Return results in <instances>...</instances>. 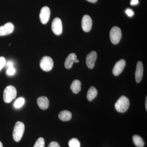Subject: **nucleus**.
<instances>
[{"label": "nucleus", "instance_id": "obj_1", "mask_svg": "<svg viewBox=\"0 0 147 147\" xmlns=\"http://www.w3.org/2000/svg\"><path fill=\"white\" fill-rule=\"evenodd\" d=\"M129 99L126 96H121L115 104V108L118 112L123 113L126 112L129 106Z\"/></svg>", "mask_w": 147, "mask_h": 147}, {"label": "nucleus", "instance_id": "obj_2", "mask_svg": "<svg viewBox=\"0 0 147 147\" xmlns=\"http://www.w3.org/2000/svg\"><path fill=\"white\" fill-rule=\"evenodd\" d=\"M17 91L16 88L12 86H9L4 91L3 100L6 103H9L16 98Z\"/></svg>", "mask_w": 147, "mask_h": 147}, {"label": "nucleus", "instance_id": "obj_3", "mask_svg": "<svg viewBox=\"0 0 147 147\" xmlns=\"http://www.w3.org/2000/svg\"><path fill=\"white\" fill-rule=\"evenodd\" d=\"M25 130V125L21 121H18L15 124L13 129V137L14 141L18 142L21 140Z\"/></svg>", "mask_w": 147, "mask_h": 147}, {"label": "nucleus", "instance_id": "obj_4", "mask_svg": "<svg viewBox=\"0 0 147 147\" xmlns=\"http://www.w3.org/2000/svg\"><path fill=\"white\" fill-rule=\"evenodd\" d=\"M121 36V31L119 28L115 26L111 29L110 32V38L113 44H118L120 41Z\"/></svg>", "mask_w": 147, "mask_h": 147}, {"label": "nucleus", "instance_id": "obj_5", "mask_svg": "<svg viewBox=\"0 0 147 147\" xmlns=\"http://www.w3.org/2000/svg\"><path fill=\"white\" fill-rule=\"evenodd\" d=\"M40 65L42 70L45 71H49L53 69L54 62L53 60L50 57L45 56L40 61Z\"/></svg>", "mask_w": 147, "mask_h": 147}, {"label": "nucleus", "instance_id": "obj_6", "mask_svg": "<svg viewBox=\"0 0 147 147\" xmlns=\"http://www.w3.org/2000/svg\"><path fill=\"white\" fill-rule=\"evenodd\" d=\"M52 30L57 35L61 34L63 31V26L60 18H56L53 20L52 24Z\"/></svg>", "mask_w": 147, "mask_h": 147}, {"label": "nucleus", "instance_id": "obj_7", "mask_svg": "<svg viewBox=\"0 0 147 147\" xmlns=\"http://www.w3.org/2000/svg\"><path fill=\"white\" fill-rule=\"evenodd\" d=\"M126 65V62L124 59H121L116 63L113 69V73L115 76L119 75L123 71Z\"/></svg>", "mask_w": 147, "mask_h": 147}, {"label": "nucleus", "instance_id": "obj_8", "mask_svg": "<svg viewBox=\"0 0 147 147\" xmlns=\"http://www.w3.org/2000/svg\"><path fill=\"white\" fill-rule=\"evenodd\" d=\"M50 10L48 7L45 6L42 7L40 13V18L42 24H47L50 19Z\"/></svg>", "mask_w": 147, "mask_h": 147}, {"label": "nucleus", "instance_id": "obj_9", "mask_svg": "<svg viewBox=\"0 0 147 147\" xmlns=\"http://www.w3.org/2000/svg\"><path fill=\"white\" fill-rule=\"evenodd\" d=\"M92 25V21L91 18L89 15H86L83 17L82 20V28L85 32L90 31Z\"/></svg>", "mask_w": 147, "mask_h": 147}, {"label": "nucleus", "instance_id": "obj_10", "mask_svg": "<svg viewBox=\"0 0 147 147\" xmlns=\"http://www.w3.org/2000/svg\"><path fill=\"white\" fill-rule=\"evenodd\" d=\"M96 59L97 53L95 51H92L88 55L86 59V63L89 68L92 69L94 67Z\"/></svg>", "mask_w": 147, "mask_h": 147}, {"label": "nucleus", "instance_id": "obj_11", "mask_svg": "<svg viewBox=\"0 0 147 147\" xmlns=\"http://www.w3.org/2000/svg\"><path fill=\"white\" fill-rule=\"evenodd\" d=\"M14 27L13 24L10 22L7 23L4 26L0 27V36L7 35L13 32Z\"/></svg>", "mask_w": 147, "mask_h": 147}, {"label": "nucleus", "instance_id": "obj_12", "mask_svg": "<svg viewBox=\"0 0 147 147\" xmlns=\"http://www.w3.org/2000/svg\"><path fill=\"white\" fill-rule=\"evenodd\" d=\"M144 72V67L141 61H138L137 63L136 70L135 71V80L137 83H140L142 81Z\"/></svg>", "mask_w": 147, "mask_h": 147}, {"label": "nucleus", "instance_id": "obj_13", "mask_svg": "<svg viewBox=\"0 0 147 147\" xmlns=\"http://www.w3.org/2000/svg\"><path fill=\"white\" fill-rule=\"evenodd\" d=\"M76 59H77V57L76 54L73 53L69 54L66 59L65 62V68L67 69H71Z\"/></svg>", "mask_w": 147, "mask_h": 147}, {"label": "nucleus", "instance_id": "obj_14", "mask_svg": "<svg viewBox=\"0 0 147 147\" xmlns=\"http://www.w3.org/2000/svg\"><path fill=\"white\" fill-rule=\"evenodd\" d=\"M37 102L39 108L42 110H46L49 107V100L45 96H41L38 98L37 100Z\"/></svg>", "mask_w": 147, "mask_h": 147}, {"label": "nucleus", "instance_id": "obj_15", "mask_svg": "<svg viewBox=\"0 0 147 147\" xmlns=\"http://www.w3.org/2000/svg\"><path fill=\"white\" fill-rule=\"evenodd\" d=\"M72 117L71 112L67 110H63L59 114V119L63 121H67L70 120Z\"/></svg>", "mask_w": 147, "mask_h": 147}, {"label": "nucleus", "instance_id": "obj_16", "mask_svg": "<svg viewBox=\"0 0 147 147\" xmlns=\"http://www.w3.org/2000/svg\"><path fill=\"white\" fill-rule=\"evenodd\" d=\"M70 88L74 94H77L81 90V82L78 80H75L72 82Z\"/></svg>", "mask_w": 147, "mask_h": 147}, {"label": "nucleus", "instance_id": "obj_17", "mask_svg": "<svg viewBox=\"0 0 147 147\" xmlns=\"http://www.w3.org/2000/svg\"><path fill=\"white\" fill-rule=\"evenodd\" d=\"M97 91L94 87L90 88L87 93V98L89 101H92L97 96Z\"/></svg>", "mask_w": 147, "mask_h": 147}, {"label": "nucleus", "instance_id": "obj_18", "mask_svg": "<svg viewBox=\"0 0 147 147\" xmlns=\"http://www.w3.org/2000/svg\"><path fill=\"white\" fill-rule=\"evenodd\" d=\"M133 141L134 144L138 147H143L144 146V142L142 138L139 135H135L133 137Z\"/></svg>", "mask_w": 147, "mask_h": 147}, {"label": "nucleus", "instance_id": "obj_19", "mask_svg": "<svg viewBox=\"0 0 147 147\" xmlns=\"http://www.w3.org/2000/svg\"><path fill=\"white\" fill-rule=\"evenodd\" d=\"M69 147H80V142L76 138H73L69 142Z\"/></svg>", "mask_w": 147, "mask_h": 147}, {"label": "nucleus", "instance_id": "obj_20", "mask_svg": "<svg viewBox=\"0 0 147 147\" xmlns=\"http://www.w3.org/2000/svg\"><path fill=\"white\" fill-rule=\"evenodd\" d=\"M25 101V99L24 98H19L14 102V104H13L14 107L16 108H21L24 105Z\"/></svg>", "mask_w": 147, "mask_h": 147}, {"label": "nucleus", "instance_id": "obj_21", "mask_svg": "<svg viewBox=\"0 0 147 147\" xmlns=\"http://www.w3.org/2000/svg\"><path fill=\"white\" fill-rule=\"evenodd\" d=\"M45 144L44 139L42 137H40L37 140L34 147H45Z\"/></svg>", "mask_w": 147, "mask_h": 147}, {"label": "nucleus", "instance_id": "obj_22", "mask_svg": "<svg viewBox=\"0 0 147 147\" xmlns=\"http://www.w3.org/2000/svg\"><path fill=\"white\" fill-rule=\"evenodd\" d=\"M15 72H16V69L13 67L7 68L6 71L7 74L9 76L13 75L15 73Z\"/></svg>", "mask_w": 147, "mask_h": 147}, {"label": "nucleus", "instance_id": "obj_23", "mask_svg": "<svg viewBox=\"0 0 147 147\" xmlns=\"http://www.w3.org/2000/svg\"><path fill=\"white\" fill-rule=\"evenodd\" d=\"M6 62L5 58L3 57H0V71L5 66Z\"/></svg>", "mask_w": 147, "mask_h": 147}, {"label": "nucleus", "instance_id": "obj_24", "mask_svg": "<svg viewBox=\"0 0 147 147\" xmlns=\"http://www.w3.org/2000/svg\"><path fill=\"white\" fill-rule=\"evenodd\" d=\"M125 13L129 17H131L134 16V12L132 9L130 8L127 9L125 10Z\"/></svg>", "mask_w": 147, "mask_h": 147}, {"label": "nucleus", "instance_id": "obj_25", "mask_svg": "<svg viewBox=\"0 0 147 147\" xmlns=\"http://www.w3.org/2000/svg\"><path fill=\"white\" fill-rule=\"evenodd\" d=\"M48 147H60V146L57 142H53L49 144Z\"/></svg>", "mask_w": 147, "mask_h": 147}, {"label": "nucleus", "instance_id": "obj_26", "mask_svg": "<svg viewBox=\"0 0 147 147\" xmlns=\"http://www.w3.org/2000/svg\"><path fill=\"white\" fill-rule=\"evenodd\" d=\"M5 66L7 68L12 67H13V63L11 61H8L6 62Z\"/></svg>", "mask_w": 147, "mask_h": 147}, {"label": "nucleus", "instance_id": "obj_27", "mask_svg": "<svg viewBox=\"0 0 147 147\" xmlns=\"http://www.w3.org/2000/svg\"><path fill=\"white\" fill-rule=\"evenodd\" d=\"M139 2L138 0H131L130 1V5H137L138 4Z\"/></svg>", "mask_w": 147, "mask_h": 147}, {"label": "nucleus", "instance_id": "obj_28", "mask_svg": "<svg viewBox=\"0 0 147 147\" xmlns=\"http://www.w3.org/2000/svg\"><path fill=\"white\" fill-rule=\"evenodd\" d=\"M87 1H88V2H90L95 3L97 1V0H87Z\"/></svg>", "mask_w": 147, "mask_h": 147}, {"label": "nucleus", "instance_id": "obj_29", "mask_svg": "<svg viewBox=\"0 0 147 147\" xmlns=\"http://www.w3.org/2000/svg\"><path fill=\"white\" fill-rule=\"evenodd\" d=\"M147 97H146V103H145V104H146V110H147Z\"/></svg>", "mask_w": 147, "mask_h": 147}, {"label": "nucleus", "instance_id": "obj_30", "mask_svg": "<svg viewBox=\"0 0 147 147\" xmlns=\"http://www.w3.org/2000/svg\"><path fill=\"white\" fill-rule=\"evenodd\" d=\"M0 147H3L2 144L1 142H0Z\"/></svg>", "mask_w": 147, "mask_h": 147}]
</instances>
